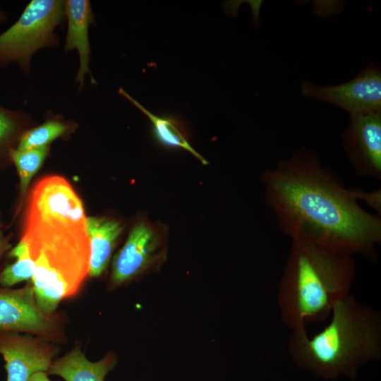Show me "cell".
I'll list each match as a JSON object with an SVG mask.
<instances>
[{
    "label": "cell",
    "instance_id": "cell-1",
    "mask_svg": "<svg viewBox=\"0 0 381 381\" xmlns=\"http://www.w3.org/2000/svg\"><path fill=\"white\" fill-rule=\"evenodd\" d=\"M265 200L279 229L338 253L372 258L381 219L359 205L365 191L345 188L315 155L298 150L262 177Z\"/></svg>",
    "mask_w": 381,
    "mask_h": 381
},
{
    "label": "cell",
    "instance_id": "cell-2",
    "mask_svg": "<svg viewBox=\"0 0 381 381\" xmlns=\"http://www.w3.org/2000/svg\"><path fill=\"white\" fill-rule=\"evenodd\" d=\"M355 276L353 256L291 240L277 296L282 322L294 330L325 320L349 295Z\"/></svg>",
    "mask_w": 381,
    "mask_h": 381
},
{
    "label": "cell",
    "instance_id": "cell-3",
    "mask_svg": "<svg viewBox=\"0 0 381 381\" xmlns=\"http://www.w3.org/2000/svg\"><path fill=\"white\" fill-rule=\"evenodd\" d=\"M332 318L310 337L306 328L292 330L288 350L294 361L325 377L353 374L381 355V314L350 294L338 301Z\"/></svg>",
    "mask_w": 381,
    "mask_h": 381
},
{
    "label": "cell",
    "instance_id": "cell-4",
    "mask_svg": "<svg viewBox=\"0 0 381 381\" xmlns=\"http://www.w3.org/2000/svg\"><path fill=\"white\" fill-rule=\"evenodd\" d=\"M21 238L35 265L32 280L37 304L53 315L63 299L77 293L89 273L86 223L25 217Z\"/></svg>",
    "mask_w": 381,
    "mask_h": 381
},
{
    "label": "cell",
    "instance_id": "cell-5",
    "mask_svg": "<svg viewBox=\"0 0 381 381\" xmlns=\"http://www.w3.org/2000/svg\"><path fill=\"white\" fill-rule=\"evenodd\" d=\"M64 1L32 0L18 20L0 35V61L17 62L30 71L33 55L58 46L55 32L65 18Z\"/></svg>",
    "mask_w": 381,
    "mask_h": 381
},
{
    "label": "cell",
    "instance_id": "cell-6",
    "mask_svg": "<svg viewBox=\"0 0 381 381\" xmlns=\"http://www.w3.org/2000/svg\"><path fill=\"white\" fill-rule=\"evenodd\" d=\"M301 91L306 97L336 105L350 116L381 111V71L373 63L349 82L319 86L306 81Z\"/></svg>",
    "mask_w": 381,
    "mask_h": 381
},
{
    "label": "cell",
    "instance_id": "cell-7",
    "mask_svg": "<svg viewBox=\"0 0 381 381\" xmlns=\"http://www.w3.org/2000/svg\"><path fill=\"white\" fill-rule=\"evenodd\" d=\"M59 320L37 306L32 286L0 287V332H24L49 341L59 338Z\"/></svg>",
    "mask_w": 381,
    "mask_h": 381
},
{
    "label": "cell",
    "instance_id": "cell-8",
    "mask_svg": "<svg viewBox=\"0 0 381 381\" xmlns=\"http://www.w3.org/2000/svg\"><path fill=\"white\" fill-rule=\"evenodd\" d=\"M163 254L162 228L145 219L139 220L113 259L112 284L119 285L131 279L155 265Z\"/></svg>",
    "mask_w": 381,
    "mask_h": 381
},
{
    "label": "cell",
    "instance_id": "cell-9",
    "mask_svg": "<svg viewBox=\"0 0 381 381\" xmlns=\"http://www.w3.org/2000/svg\"><path fill=\"white\" fill-rule=\"evenodd\" d=\"M342 140L355 173L380 180L381 111L351 115Z\"/></svg>",
    "mask_w": 381,
    "mask_h": 381
},
{
    "label": "cell",
    "instance_id": "cell-10",
    "mask_svg": "<svg viewBox=\"0 0 381 381\" xmlns=\"http://www.w3.org/2000/svg\"><path fill=\"white\" fill-rule=\"evenodd\" d=\"M49 341L32 334L0 332V354L6 381H28L37 372H47L56 350Z\"/></svg>",
    "mask_w": 381,
    "mask_h": 381
},
{
    "label": "cell",
    "instance_id": "cell-11",
    "mask_svg": "<svg viewBox=\"0 0 381 381\" xmlns=\"http://www.w3.org/2000/svg\"><path fill=\"white\" fill-rule=\"evenodd\" d=\"M64 9L68 23L64 51L77 50L78 53L79 68L75 75V82L81 88L83 87L86 75H91L89 68V28L95 21L94 14L88 0L64 1Z\"/></svg>",
    "mask_w": 381,
    "mask_h": 381
},
{
    "label": "cell",
    "instance_id": "cell-12",
    "mask_svg": "<svg viewBox=\"0 0 381 381\" xmlns=\"http://www.w3.org/2000/svg\"><path fill=\"white\" fill-rule=\"evenodd\" d=\"M122 230L121 224L114 219L86 217V232L90 246L89 276L99 277L106 270Z\"/></svg>",
    "mask_w": 381,
    "mask_h": 381
},
{
    "label": "cell",
    "instance_id": "cell-13",
    "mask_svg": "<svg viewBox=\"0 0 381 381\" xmlns=\"http://www.w3.org/2000/svg\"><path fill=\"white\" fill-rule=\"evenodd\" d=\"M116 363L114 356L109 354L101 360L89 361L79 346H75L62 357L53 361L47 373L59 375L65 381H104Z\"/></svg>",
    "mask_w": 381,
    "mask_h": 381
},
{
    "label": "cell",
    "instance_id": "cell-14",
    "mask_svg": "<svg viewBox=\"0 0 381 381\" xmlns=\"http://www.w3.org/2000/svg\"><path fill=\"white\" fill-rule=\"evenodd\" d=\"M119 93L128 99L138 108L152 122L156 138L164 145L170 147L181 148L200 160L203 164L208 162L190 144L184 127L176 119L171 116H157L150 112L138 101L129 95L123 89L120 88Z\"/></svg>",
    "mask_w": 381,
    "mask_h": 381
},
{
    "label": "cell",
    "instance_id": "cell-15",
    "mask_svg": "<svg viewBox=\"0 0 381 381\" xmlns=\"http://www.w3.org/2000/svg\"><path fill=\"white\" fill-rule=\"evenodd\" d=\"M9 256L15 258V262L6 265L0 272V287L11 286L30 279L34 273L35 265L31 258L27 242L20 238V241L9 252Z\"/></svg>",
    "mask_w": 381,
    "mask_h": 381
},
{
    "label": "cell",
    "instance_id": "cell-16",
    "mask_svg": "<svg viewBox=\"0 0 381 381\" xmlns=\"http://www.w3.org/2000/svg\"><path fill=\"white\" fill-rule=\"evenodd\" d=\"M49 145L25 150L13 148L9 157L14 163L19 176L20 198L23 199L30 181L41 167L49 152Z\"/></svg>",
    "mask_w": 381,
    "mask_h": 381
},
{
    "label": "cell",
    "instance_id": "cell-17",
    "mask_svg": "<svg viewBox=\"0 0 381 381\" xmlns=\"http://www.w3.org/2000/svg\"><path fill=\"white\" fill-rule=\"evenodd\" d=\"M72 128L71 123L59 119V117L49 119L42 124L24 132L16 149L25 150L49 145L51 142L62 137Z\"/></svg>",
    "mask_w": 381,
    "mask_h": 381
},
{
    "label": "cell",
    "instance_id": "cell-18",
    "mask_svg": "<svg viewBox=\"0 0 381 381\" xmlns=\"http://www.w3.org/2000/svg\"><path fill=\"white\" fill-rule=\"evenodd\" d=\"M17 129L16 119L0 108V145L8 141Z\"/></svg>",
    "mask_w": 381,
    "mask_h": 381
},
{
    "label": "cell",
    "instance_id": "cell-19",
    "mask_svg": "<svg viewBox=\"0 0 381 381\" xmlns=\"http://www.w3.org/2000/svg\"><path fill=\"white\" fill-rule=\"evenodd\" d=\"M11 244L9 243V238L5 236L3 232L0 230V258L1 256L10 249Z\"/></svg>",
    "mask_w": 381,
    "mask_h": 381
},
{
    "label": "cell",
    "instance_id": "cell-20",
    "mask_svg": "<svg viewBox=\"0 0 381 381\" xmlns=\"http://www.w3.org/2000/svg\"><path fill=\"white\" fill-rule=\"evenodd\" d=\"M28 381H53L48 378L46 372H37L32 374Z\"/></svg>",
    "mask_w": 381,
    "mask_h": 381
}]
</instances>
